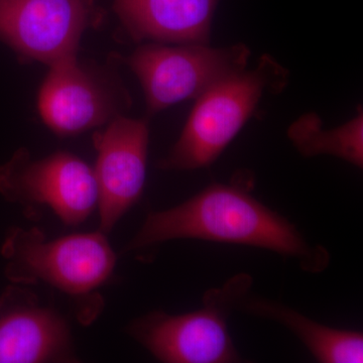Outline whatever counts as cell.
Segmentation results:
<instances>
[{"mask_svg": "<svg viewBox=\"0 0 363 363\" xmlns=\"http://www.w3.org/2000/svg\"><path fill=\"white\" fill-rule=\"evenodd\" d=\"M288 70L266 55L212 86L196 98L180 138L157 162L166 171L206 168L226 149L257 111L266 94H278L288 84Z\"/></svg>", "mask_w": 363, "mask_h": 363, "instance_id": "cell-2", "label": "cell"}, {"mask_svg": "<svg viewBox=\"0 0 363 363\" xmlns=\"http://www.w3.org/2000/svg\"><path fill=\"white\" fill-rule=\"evenodd\" d=\"M236 309L283 325L300 339L317 362H363L362 332L318 323L281 303L250 295V291L243 296Z\"/></svg>", "mask_w": 363, "mask_h": 363, "instance_id": "cell-12", "label": "cell"}, {"mask_svg": "<svg viewBox=\"0 0 363 363\" xmlns=\"http://www.w3.org/2000/svg\"><path fill=\"white\" fill-rule=\"evenodd\" d=\"M252 286V277L236 274L208 291L201 309L182 315L150 312L131 322L128 332L162 362H240L227 322Z\"/></svg>", "mask_w": 363, "mask_h": 363, "instance_id": "cell-3", "label": "cell"}, {"mask_svg": "<svg viewBox=\"0 0 363 363\" xmlns=\"http://www.w3.org/2000/svg\"><path fill=\"white\" fill-rule=\"evenodd\" d=\"M130 106V94L116 74L77 58L50 67L38 98L45 125L63 136L108 124Z\"/></svg>", "mask_w": 363, "mask_h": 363, "instance_id": "cell-7", "label": "cell"}, {"mask_svg": "<svg viewBox=\"0 0 363 363\" xmlns=\"http://www.w3.org/2000/svg\"><path fill=\"white\" fill-rule=\"evenodd\" d=\"M91 0H0V40L49 67L77 58Z\"/></svg>", "mask_w": 363, "mask_h": 363, "instance_id": "cell-8", "label": "cell"}, {"mask_svg": "<svg viewBox=\"0 0 363 363\" xmlns=\"http://www.w3.org/2000/svg\"><path fill=\"white\" fill-rule=\"evenodd\" d=\"M0 194L26 211L33 206L50 208L70 226L84 222L98 204L93 168L67 152L33 160L28 150H16L0 166Z\"/></svg>", "mask_w": 363, "mask_h": 363, "instance_id": "cell-6", "label": "cell"}, {"mask_svg": "<svg viewBox=\"0 0 363 363\" xmlns=\"http://www.w3.org/2000/svg\"><path fill=\"white\" fill-rule=\"evenodd\" d=\"M74 362L68 325L21 285L0 295V363Z\"/></svg>", "mask_w": 363, "mask_h": 363, "instance_id": "cell-10", "label": "cell"}, {"mask_svg": "<svg viewBox=\"0 0 363 363\" xmlns=\"http://www.w3.org/2000/svg\"><path fill=\"white\" fill-rule=\"evenodd\" d=\"M288 136L302 156L329 155L362 168L363 116L362 108L348 123L333 130H324L315 113L302 116L290 126Z\"/></svg>", "mask_w": 363, "mask_h": 363, "instance_id": "cell-13", "label": "cell"}, {"mask_svg": "<svg viewBox=\"0 0 363 363\" xmlns=\"http://www.w3.org/2000/svg\"><path fill=\"white\" fill-rule=\"evenodd\" d=\"M219 0H114V11L135 42L209 44Z\"/></svg>", "mask_w": 363, "mask_h": 363, "instance_id": "cell-11", "label": "cell"}, {"mask_svg": "<svg viewBox=\"0 0 363 363\" xmlns=\"http://www.w3.org/2000/svg\"><path fill=\"white\" fill-rule=\"evenodd\" d=\"M174 240H199L271 250L319 274L330 264L328 250L311 245L295 224L259 202L247 184H212L194 197L152 212L125 252Z\"/></svg>", "mask_w": 363, "mask_h": 363, "instance_id": "cell-1", "label": "cell"}, {"mask_svg": "<svg viewBox=\"0 0 363 363\" xmlns=\"http://www.w3.org/2000/svg\"><path fill=\"white\" fill-rule=\"evenodd\" d=\"M91 1H93V0H91Z\"/></svg>", "mask_w": 363, "mask_h": 363, "instance_id": "cell-14", "label": "cell"}, {"mask_svg": "<svg viewBox=\"0 0 363 363\" xmlns=\"http://www.w3.org/2000/svg\"><path fill=\"white\" fill-rule=\"evenodd\" d=\"M150 130L145 119L116 117L93 142L97 152L94 171L98 189L99 230L111 233L142 197L147 178Z\"/></svg>", "mask_w": 363, "mask_h": 363, "instance_id": "cell-9", "label": "cell"}, {"mask_svg": "<svg viewBox=\"0 0 363 363\" xmlns=\"http://www.w3.org/2000/svg\"><path fill=\"white\" fill-rule=\"evenodd\" d=\"M250 57L245 44L212 48L157 43L142 45L124 62L140 80L147 113L154 116L172 105L196 99L223 79L245 70Z\"/></svg>", "mask_w": 363, "mask_h": 363, "instance_id": "cell-5", "label": "cell"}, {"mask_svg": "<svg viewBox=\"0 0 363 363\" xmlns=\"http://www.w3.org/2000/svg\"><path fill=\"white\" fill-rule=\"evenodd\" d=\"M105 235L99 230L48 240L35 227H14L2 243L4 274L16 285L44 281L69 295H86L104 284L116 267Z\"/></svg>", "mask_w": 363, "mask_h": 363, "instance_id": "cell-4", "label": "cell"}]
</instances>
